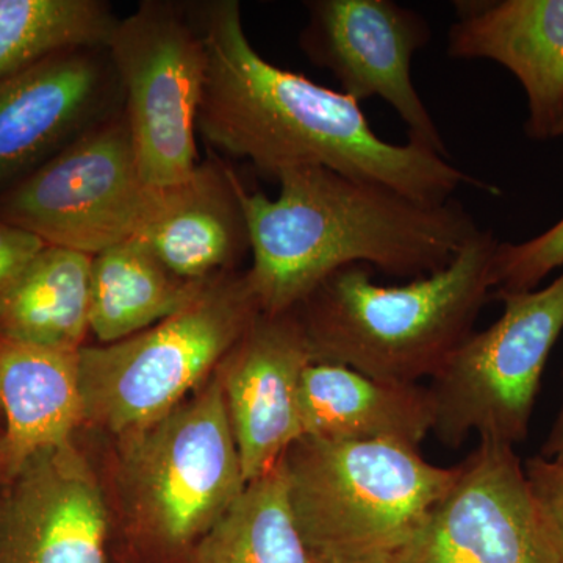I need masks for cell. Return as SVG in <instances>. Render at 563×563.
Here are the masks:
<instances>
[{
  "label": "cell",
  "instance_id": "52a82bcc",
  "mask_svg": "<svg viewBox=\"0 0 563 563\" xmlns=\"http://www.w3.org/2000/svg\"><path fill=\"white\" fill-rule=\"evenodd\" d=\"M501 317L473 332L428 387L432 433L451 450L473 433L515 444L528 439L548 358L563 332V272L540 290L501 292Z\"/></svg>",
  "mask_w": 563,
  "mask_h": 563
},
{
  "label": "cell",
  "instance_id": "6da1fadb",
  "mask_svg": "<svg viewBox=\"0 0 563 563\" xmlns=\"http://www.w3.org/2000/svg\"><path fill=\"white\" fill-rule=\"evenodd\" d=\"M207 52L199 135L214 154L247 161L276 179L301 166L384 185L426 203H444L461 187L496 191L437 152L380 139L342 91L273 65L244 32L236 0L191 2Z\"/></svg>",
  "mask_w": 563,
  "mask_h": 563
},
{
  "label": "cell",
  "instance_id": "ac0fdd59",
  "mask_svg": "<svg viewBox=\"0 0 563 563\" xmlns=\"http://www.w3.org/2000/svg\"><path fill=\"white\" fill-rule=\"evenodd\" d=\"M299 417L307 439L385 440L413 448L433 426L428 387L384 383L329 362H312L303 372Z\"/></svg>",
  "mask_w": 563,
  "mask_h": 563
},
{
  "label": "cell",
  "instance_id": "4fadbf2b",
  "mask_svg": "<svg viewBox=\"0 0 563 563\" xmlns=\"http://www.w3.org/2000/svg\"><path fill=\"white\" fill-rule=\"evenodd\" d=\"M313 362L298 312L258 313L218 366L246 483L279 465L302 437L299 390Z\"/></svg>",
  "mask_w": 563,
  "mask_h": 563
},
{
  "label": "cell",
  "instance_id": "5b68a950",
  "mask_svg": "<svg viewBox=\"0 0 563 563\" xmlns=\"http://www.w3.org/2000/svg\"><path fill=\"white\" fill-rule=\"evenodd\" d=\"M258 313L246 272H225L146 331L85 344L79 351L84 424L120 439L172 412L213 376Z\"/></svg>",
  "mask_w": 563,
  "mask_h": 563
},
{
  "label": "cell",
  "instance_id": "44dd1931",
  "mask_svg": "<svg viewBox=\"0 0 563 563\" xmlns=\"http://www.w3.org/2000/svg\"><path fill=\"white\" fill-rule=\"evenodd\" d=\"M188 563H314L296 525L284 462L246 485Z\"/></svg>",
  "mask_w": 563,
  "mask_h": 563
},
{
  "label": "cell",
  "instance_id": "8fae6325",
  "mask_svg": "<svg viewBox=\"0 0 563 563\" xmlns=\"http://www.w3.org/2000/svg\"><path fill=\"white\" fill-rule=\"evenodd\" d=\"M396 563H561L515 448L479 440Z\"/></svg>",
  "mask_w": 563,
  "mask_h": 563
},
{
  "label": "cell",
  "instance_id": "30bf717a",
  "mask_svg": "<svg viewBox=\"0 0 563 563\" xmlns=\"http://www.w3.org/2000/svg\"><path fill=\"white\" fill-rule=\"evenodd\" d=\"M299 36L303 54L361 103L380 98L398 113L409 143L448 158L446 144L412 79L415 54L431 41L428 20L393 0H310Z\"/></svg>",
  "mask_w": 563,
  "mask_h": 563
},
{
  "label": "cell",
  "instance_id": "4316f807",
  "mask_svg": "<svg viewBox=\"0 0 563 563\" xmlns=\"http://www.w3.org/2000/svg\"><path fill=\"white\" fill-rule=\"evenodd\" d=\"M555 139H563V117L561 124H559L558 133H555Z\"/></svg>",
  "mask_w": 563,
  "mask_h": 563
},
{
  "label": "cell",
  "instance_id": "8992f818",
  "mask_svg": "<svg viewBox=\"0 0 563 563\" xmlns=\"http://www.w3.org/2000/svg\"><path fill=\"white\" fill-rule=\"evenodd\" d=\"M118 442L122 510L165 547L198 542L246 488L217 372L172 412Z\"/></svg>",
  "mask_w": 563,
  "mask_h": 563
},
{
  "label": "cell",
  "instance_id": "ba28073f",
  "mask_svg": "<svg viewBox=\"0 0 563 563\" xmlns=\"http://www.w3.org/2000/svg\"><path fill=\"white\" fill-rule=\"evenodd\" d=\"M143 179L155 188L187 180L199 165L198 110L207 52L191 2L144 0L107 41Z\"/></svg>",
  "mask_w": 563,
  "mask_h": 563
},
{
  "label": "cell",
  "instance_id": "2e32d148",
  "mask_svg": "<svg viewBox=\"0 0 563 563\" xmlns=\"http://www.w3.org/2000/svg\"><path fill=\"white\" fill-rule=\"evenodd\" d=\"M246 190L231 163L213 152L187 180L163 190L161 209L139 236L180 279L236 272L251 252Z\"/></svg>",
  "mask_w": 563,
  "mask_h": 563
},
{
  "label": "cell",
  "instance_id": "d4e9b609",
  "mask_svg": "<svg viewBox=\"0 0 563 563\" xmlns=\"http://www.w3.org/2000/svg\"><path fill=\"white\" fill-rule=\"evenodd\" d=\"M44 246L38 236L0 220V292Z\"/></svg>",
  "mask_w": 563,
  "mask_h": 563
},
{
  "label": "cell",
  "instance_id": "ffe728a7",
  "mask_svg": "<svg viewBox=\"0 0 563 563\" xmlns=\"http://www.w3.org/2000/svg\"><path fill=\"white\" fill-rule=\"evenodd\" d=\"M203 282L180 279L135 236L92 255L90 332L99 344L129 339L188 306Z\"/></svg>",
  "mask_w": 563,
  "mask_h": 563
},
{
  "label": "cell",
  "instance_id": "603a6c76",
  "mask_svg": "<svg viewBox=\"0 0 563 563\" xmlns=\"http://www.w3.org/2000/svg\"><path fill=\"white\" fill-rule=\"evenodd\" d=\"M563 266V218L523 243H498L492 261L493 296L536 290Z\"/></svg>",
  "mask_w": 563,
  "mask_h": 563
},
{
  "label": "cell",
  "instance_id": "484cf974",
  "mask_svg": "<svg viewBox=\"0 0 563 563\" xmlns=\"http://www.w3.org/2000/svg\"><path fill=\"white\" fill-rule=\"evenodd\" d=\"M540 455L544 459L563 462V399L561 410H559L553 428L550 429V433H548L547 440H544Z\"/></svg>",
  "mask_w": 563,
  "mask_h": 563
},
{
  "label": "cell",
  "instance_id": "7c38bea8",
  "mask_svg": "<svg viewBox=\"0 0 563 563\" xmlns=\"http://www.w3.org/2000/svg\"><path fill=\"white\" fill-rule=\"evenodd\" d=\"M122 109L107 46L60 51L0 80V196Z\"/></svg>",
  "mask_w": 563,
  "mask_h": 563
},
{
  "label": "cell",
  "instance_id": "7402d4cb",
  "mask_svg": "<svg viewBox=\"0 0 563 563\" xmlns=\"http://www.w3.org/2000/svg\"><path fill=\"white\" fill-rule=\"evenodd\" d=\"M118 20L103 0H0V80L60 51L107 46Z\"/></svg>",
  "mask_w": 563,
  "mask_h": 563
},
{
  "label": "cell",
  "instance_id": "5bb4252c",
  "mask_svg": "<svg viewBox=\"0 0 563 563\" xmlns=\"http://www.w3.org/2000/svg\"><path fill=\"white\" fill-rule=\"evenodd\" d=\"M107 532L101 483L74 442L0 487V563H106Z\"/></svg>",
  "mask_w": 563,
  "mask_h": 563
},
{
  "label": "cell",
  "instance_id": "9a60e30c",
  "mask_svg": "<svg viewBox=\"0 0 563 563\" xmlns=\"http://www.w3.org/2000/svg\"><path fill=\"white\" fill-rule=\"evenodd\" d=\"M454 11L448 55L510 70L528 99L526 135L555 139L563 117V0H461Z\"/></svg>",
  "mask_w": 563,
  "mask_h": 563
},
{
  "label": "cell",
  "instance_id": "9c48e42d",
  "mask_svg": "<svg viewBox=\"0 0 563 563\" xmlns=\"http://www.w3.org/2000/svg\"><path fill=\"white\" fill-rule=\"evenodd\" d=\"M163 190L143 179L124 109L0 196V220L49 246L96 255L139 236Z\"/></svg>",
  "mask_w": 563,
  "mask_h": 563
},
{
  "label": "cell",
  "instance_id": "e0dca14e",
  "mask_svg": "<svg viewBox=\"0 0 563 563\" xmlns=\"http://www.w3.org/2000/svg\"><path fill=\"white\" fill-rule=\"evenodd\" d=\"M79 351L0 336V487L35 455L74 442L84 424Z\"/></svg>",
  "mask_w": 563,
  "mask_h": 563
},
{
  "label": "cell",
  "instance_id": "3957f363",
  "mask_svg": "<svg viewBox=\"0 0 563 563\" xmlns=\"http://www.w3.org/2000/svg\"><path fill=\"white\" fill-rule=\"evenodd\" d=\"M498 243L483 229L446 268L404 285L376 284L366 265L331 274L296 307L313 362L390 384L432 379L493 298Z\"/></svg>",
  "mask_w": 563,
  "mask_h": 563
},
{
  "label": "cell",
  "instance_id": "277c9868",
  "mask_svg": "<svg viewBox=\"0 0 563 563\" xmlns=\"http://www.w3.org/2000/svg\"><path fill=\"white\" fill-rule=\"evenodd\" d=\"M282 462L314 563H396L457 476L385 440L302 437Z\"/></svg>",
  "mask_w": 563,
  "mask_h": 563
},
{
  "label": "cell",
  "instance_id": "7a4b0ae2",
  "mask_svg": "<svg viewBox=\"0 0 563 563\" xmlns=\"http://www.w3.org/2000/svg\"><path fill=\"white\" fill-rule=\"evenodd\" d=\"M276 199L243 196L252 266L247 280L263 313L295 310L331 274L366 265L395 277L446 268L479 228L462 203H426L322 168L277 177Z\"/></svg>",
  "mask_w": 563,
  "mask_h": 563
},
{
  "label": "cell",
  "instance_id": "cb8c5ba5",
  "mask_svg": "<svg viewBox=\"0 0 563 563\" xmlns=\"http://www.w3.org/2000/svg\"><path fill=\"white\" fill-rule=\"evenodd\" d=\"M523 466L537 512L554 544L559 562L563 563V462L539 454L528 459Z\"/></svg>",
  "mask_w": 563,
  "mask_h": 563
},
{
  "label": "cell",
  "instance_id": "d6986e66",
  "mask_svg": "<svg viewBox=\"0 0 563 563\" xmlns=\"http://www.w3.org/2000/svg\"><path fill=\"white\" fill-rule=\"evenodd\" d=\"M91 255L43 247L0 292V336L79 351L90 333Z\"/></svg>",
  "mask_w": 563,
  "mask_h": 563
}]
</instances>
